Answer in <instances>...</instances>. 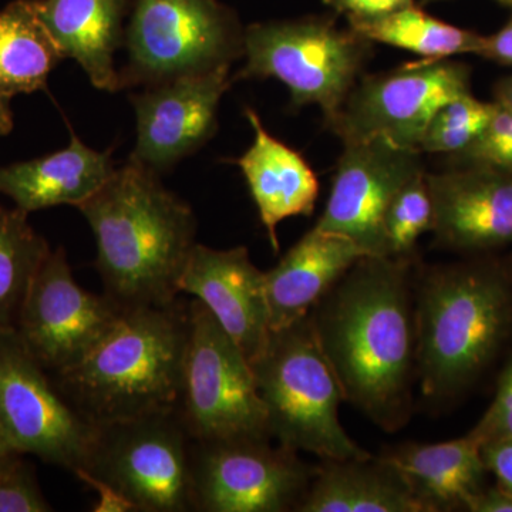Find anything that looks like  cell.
<instances>
[{
  "label": "cell",
  "instance_id": "6da1fadb",
  "mask_svg": "<svg viewBox=\"0 0 512 512\" xmlns=\"http://www.w3.org/2000/svg\"><path fill=\"white\" fill-rule=\"evenodd\" d=\"M419 264V256H363L309 313L345 402L386 433L413 416Z\"/></svg>",
  "mask_w": 512,
  "mask_h": 512
},
{
  "label": "cell",
  "instance_id": "7a4b0ae2",
  "mask_svg": "<svg viewBox=\"0 0 512 512\" xmlns=\"http://www.w3.org/2000/svg\"><path fill=\"white\" fill-rule=\"evenodd\" d=\"M417 384L431 409L463 399L512 348V254L417 266Z\"/></svg>",
  "mask_w": 512,
  "mask_h": 512
},
{
  "label": "cell",
  "instance_id": "3957f363",
  "mask_svg": "<svg viewBox=\"0 0 512 512\" xmlns=\"http://www.w3.org/2000/svg\"><path fill=\"white\" fill-rule=\"evenodd\" d=\"M104 293L120 308L170 305L197 234L194 211L158 174L130 160L84 201Z\"/></svg>",
  "mask_w": 512,
  "mask_h": 512
},
{
  "label": "cell",
  "instance_id": "277c9868",
  "mask_svg": "<svg viewBox=\"0 0 512 512\" xmlns=\"http://www.w3.org/2000/svg\"><path fill=\"white\" fill-rule=\"evenodd\" d=\"M190 303V302H188ZM188 303L123 309L114 328L57 386L96 426L177 409L190 335Z\"/></svg>",
  "mask_w": 512,
  "mask_h": 512
},
{
  "label": "cell",
  "instance_id": "5b68a950",
  "mask_svg": "<svg viewBox=\"0 0 512 512\" xmlns=\"http://www.w3.org/2000/svg\"><path fill=\"white\" fill-rule=\"evenodd\" d=\"M251 365L272 440L322 461L372 456L357 446L340 423L339 406L345 397L309 315L272 330L264 352Z\"/></svg>",
  "mask_w": 512,
  "mask_h": 512
},
{
  "label": "cell",
  "instance_id": "8992f818",
  "mask_svg": "<svg viewBox=\"0 0 512 512\" xmlns=\"http://www.w3.org/2000/svg\"><path fill=\"white\" fill-rule=\"evenodd\" d=\"M372 47L326 18L255 23L244 30L247 62L234 80H279L293 107L318 106L329 126L359 82Z\"/></svg>",
  "mask_w": 512,
  "mask_h": 512
},
{
  "label": "cell",
  "instance_id": "52a82bcc",
  "mask_svg": "<svg viewBox=\"0 0 512 512\" xmlns=\"http://www.w3.org/2000/svg\"><path fill=\"white\" fill-rule=\"evenodd\" d=\"M121 89L210 72L244 56V30L218 0H136Z\"/></svg>",
  "mask_w": 512,
  "mask_h": 512
},
{
  "label": "cell",
  "instance_id": "ba28073f",
  "mask_svg": "<svg viewBox=\"0 0 512 512\" xmlns=\"http://www.w3.org/2000/svg\"><path fill=\"white\" fill-rule=\"evenodd\" d=\"M178 413L194 441L272 439L251 362L204 303L192 299Z\"/></svg>",
  "mask_w": 512,
  "mask_h": 512
},
{
  "label": "cell",
  "instance_id": "9c48e42d",
  "mask_svg": "<svg viewBox=\"0 0 512 512\" xmlns=\"http://www.w3.org/2000/svg\"><path fill=\"white\" fill-rule=\"evenodd\" d=\"M192 443L177 409L100 424L83 470L119 488L138 512H195Z\"/></svg>",
  "mask_w": 512,
  "mask_h": 512
},
{
  "label": "cell",
  "instance_id": "30bf717a",
  "mask_svg": "<svg viewBox=\"0 0 512 512\" xmlns=\"http://www.w3.org/2000/svg\"><path fill=\"white\" fill-rule=\"evenodd\" d=\"M0 430L19 454L70 473L86 466L97 426L76 409L15 329L0 330Z\"/></svg>",
  "mask_w": 512,
  "mask_h": 512
},
{
  "label": "cell",
  "instance_id": "8fae6325",
  "mask_svg": "<svg viewBox=\"0 0 512 512\" xmlns=\"http://www.w3.org/2000/svg\"><path fill=\"white\" fill-rule=\"evenodd\" d=\"M316 471L272 439L194 441V511H296Z\"/></svg>",
  "mask_w": 512,
  "mask_h": 512
},
{
  "label": "cell",
  "instance_id": "7c38bea8",
  "mask_svg": "<svg viewBox=\"0 0 512 512\" xmlns=\"http://www.w3.org/2000/svg\"><path fill=\"white\" fill-rule=\"evenodd\" d=\"M470 93L466 64L423 59L362 77L328 127L343 144L383 137L396 146L420 150L434 114L448 101Z\"/></svg>",
  "mask_w": 512,
  "mask_h": 512
},
{
  "label": "cell",
  "instance_id": "4fadbf2b",
  "mask_svg": "<svg viewBox=\"0 0 512 512\" xmlns=\"http://www.w3.org/2000/svg\"><path fill=\"white\" fill-rule=\"evenodd\" d=\"M123 308L106 293L74 279L63 248L50 251L20 309L16 333L47 373L59 376L83 362L106 338Z\"/></svg>",
  "mask_w": 512,
  "mask_h": 512
},
{
  "label": "cell",
  "instance_id": "5bb4252c",
  "mask_svg": "<svg viewBox=\"0 0 512 512\" xmlns=\"http://www.w3.org/2000/svg\"><path fill=\"white\" fill-rule=\"evenodd\" d=\"M343 146L328 202L313 228L352 239L367 255L387 256V208L404 185L426 171L423 153L383 137Z\"/></svg>",
  "mask_w": 512,
  "mask_h": 512
},
{
  "label": "cell",
  "instance_id": "9a60e30c",
  "mask_svg": "<svg viewBox=\"0 0 512 512\" xmlns=\"http://www.w3.org/2000/svg\"><path fill=\"white\" fill-rule=\"evenodd\" d=\"M229 73L225 64L133 94L137 141L130 160L158 174L200 150L217 131L221 99L232 83Z\"/></svg>",
  "mask_w": 512,
  "mask_h": 512
},
{
  "label": "cell",
  "instance_id": "2e32d148",
  "mask_svg": "<svg viewBox=\"0 0 512 512\" xmlns=\"http://www.w3.org/2000/svg\"><path fill=\"white\" fill-rule=\"evenodd\" d=\"M426 180L437 247L477 255L512 244V174L485 167H451L426 173Z\"/></svg>",
  "mask_w": 512,
  "mask_h": 512
},
{
  "label": "cell",
  "instance_id": "e0dca14e",
  "mask_svg": "<svg viewBox=\"0 0 512 512\" xmlns=\"http://www.w3.org/2000/svg\"><path fill=\"white\" fill-rule=\"evenodd\" d=\"M178 288L204 303L249 362L264 352L272 332L265 272L252 262L247 248L195 245Z\"/></svg>",
  "mask_w": 512,
  "mask_h": 512
},
{
  "label": "cell",
  "instance_id": "ac0fdd59",
  "mask_svg": "<svg viewBox=\"0 0 512 512\" xmlns=\"http://www.w3.org/2000/svg\"><path fill=\"white\" fill-rule=\"evenodd\" d=\"M352 239L312 228L271 271L265 293L271 330L298 322L315 308L360 258L366 256Z\"/></svg>",
  "mask_w": 512,
  "mask_h": 512
},
{
  "label": "cell",
  "instance_id": "d6986e66",
  "mask_svg": "<svg viewBox=\"0 0 512 512\" xmlns=\"http://www.w3.org/2000/svg\"><path fill=\"white\" fill-rule=\"evenodd\" d=\"M481 441L468 433L443 443H404L382 451L424 512L467 511L487 487Z\"/></svg>",
  "mask_w": 512,
  "mask_h": 512
},
{
  "label": "cell",
  "instance_id": "ffe728a7",
  "mask_svg": "<svg viewBox=\"0 0 512 512\" xmlns=\"http://www.w3.org/2000/svg\"><path fill=\"white\" fill-rule=\"evenodd\" d=\"M245 116L254 128V141L237 164L247 180L271 247L278 254V225L288 218L313 214L319 181L298 151L266 131L255 110L247 107Z\"/></svg>",
  "mask_w": 512,
  "mask_h": 512
},
{
  "label": "cell",
  "instance_id": "44dd1931",
  "mask_svg": "<svg viewBox=\"0 0 512 512\" xmlns=\"http://www.w3.org/2000/svg\"><path fill=\"white\" fill-rule=\"evenodd\" d=\"M37 15L63 59L82 66L90 83L104 92L121 89L114 62L124 45L123 20L130 0H35Z\"/></svg>",
  "mask_w": 512,
  "mask_h": 512
},
{
  "label": "cell",
  "instance_id": "7402d4cb",
  "mask_svg": "<svg viewBox=\"0 0 512 512\" xmlns=\"http://www.w3.org/2000/svg\"><path fill=\"white\" fill-rule=\"evenodd\" d=\"M114 171L111 151L93 150L72 134L69 146L50 156L0 167V192L28 214L57 205L79 208Z\"/></svg>",
  "mask_w": 512,
  "mask_h": 512
},
{
  "label": "cell",
  "instance_id": "603a6c76",
  "mask_svg": "<svg viewBox=\"0 0 512 512\" xmlns=\"http://www.w3.org/2000/svg\"><path fill=\"white\" fill-rule=\"evenodd\" d=\"M298 512H424L380 457L322 461Z\"/></svg>",
  "mask_w": 512,
  "mask_h": 512
},
{
  "label": "cell",
  "instance_id": "cb8c5ba5",
  "mask_svg": "<svg viewBox=\"0 0 512 512\" xmlns=\"http://www.w3.org/2000/svg\"><path fill=\"white\" fill-rule=\"evenodd\" d=\"M62 53L47 32L35 0H13L0 9V94L12 99L45 89Z\"/></svg>",
  "mask_w": 512,
  "mask_h": 512
},
{
  "label": "cell",
  "instance_id": "d4e9b609",
  "mask_svg": "<svg viewBox=\"0 0 512 512\" xmlns=\"http://www.w3.org/2000/svg\"><path fill=\"white\" fill-rule=\"evenodd\" d=\"M349 28L369 42L397 47L429 60L480 55L484 42V36L433 18L414 5L380 18L349 22Z\"/></svg>",
  "mask_w": 512,
  "mask_h": 512
},
{
  "label": "cell",
  "instance_id": "484cf974",
  "mask_svg": "<svg viewBox=\"0 0 512 512\" xmlns=\"http://www.w3.org/2000/svg\"><path fill=\"white\" fill-rule=\"evenodd\" d=\"M28 217L0 205V330L16 328L30 285L52 251Z\"/></svg>",
  "mask_w": 512,
  "mask_h": 512
},
{
  "label": "cell",
  "instance_id": "4316f807",
  "mask_svg": "<svg viewBox=\"0 0 512 512\" xmlns=\"http://www.w3.org/2000/svg\"><path fill=\"white\" fill-rule=\"evenodd\" d=\"M433 224V200L424 171L404 185L387 208L384 217L386 255L393 258L417 256V242L421 235L431 232Z\"/></svg>",
  "mask_w": 512,
  "mask_h": 512
},
{
  "label": "cell",
  "instance_id": "83f0119b",
  "mask_svg": "<svg viewBox=\"0 0 512 512\" xmlns=\"http://www.w3.org/2000/svg\"><path fill=\"white\" fill-rule=\"evenodd\" d=\"M495 109L497 103H484L471 93L448 101L431 119L421 141V153H460L483 133Z\"/></svg>",
  "mask_w": 512,
  "mask_h": 512
},
{
  "label": "cell",
  "instance_id": "f1b7e54d",
  "mask_svg": "<svg viewBox=\"0 0 512 512\" xmlns=\"http://www.w3.org/2000/svg\"><path fill=\"white\" fill-rule=\"evenodd\" d=\"M450 160L451 167H485L512 174V110L497 103L483 133Z\"/></svg>",
  "mask_w": 512,
  "mask_h": 512
},
{
  "label": "cell",
  "instance_id": "f546056e",
  "mask_svg": "<svg viewBox=\"0 0 512 512\" xmlns=\"http://www.w3.org/2000/svg\"><path fill=\"white\" fill-rule=\"evenodd\" d=\"M55 510L37 483L35 467L16 458L0 471V512H50Z\"/></svg>",
  "mask_w": 512,
  "mask_h": 512
},
{
  "label": "cell",
  "instance_id": "4dcf8cb0",
  "mask_svg": "<svg viewBox=\"0 0 512 512\" xmlns=\"http://www.w3.org/2000/svg\"><path fill=\"white\" fill-rule=\"evenodd\" d=\"M470 433L481 444L512 439V348L501 362L493 402Z\"/></svg>",
  "mask_w": 512,
  "mask_h": 512
},
{
  "label": "cell",
  "instance_id": "1f68e13d",
  "mask_svg": "<svg viewBox=\"0 0 512 512\" xmlns=\"http://www.w3.org/2000/svg\"><path fill=\"white\" fill-rule=\"evenodd\" d=\"M326 3L349 22L380 18L414 5L413 0H326Z\"/></svg>",
  "mask_w": 512,
  "mask_h": 512
},
{
  "label": "cell",
  "instance_id": "d6a6232c",
  "mask_svg": "<svg viewBox=\"0 0 512 512\" xmlns=\"http://www.w3.org/2000/svg\"><path fill=\"white\" fill-rule=\"evenodd\" d=\"M73 474L99 495V500L93 505V512H138L136 504L126 494L121 493L119 488L107 483L103 478L94 476L83 468H79Z\"/></svg>",
  "mask_w": 512,
  "mask_h": 512
},
{
  "label": "cell",
  "instance_id": "836d02e7",
  "mask_svg": "<svg viewBox=\"0 0 512 512\" xmlns=\"http://www.w3.org/2000/svg\"><path fill=\"white\" fill-rule=\"evenodd\" d=\"M488 473L495 483L512 493V439L487 441L481 447Z\"/></svg>",
  "mask_w": 512,
  "mask_h": 512
},
{
  "label": "cell",
  "instance_id": "e575fe53",
  "mask_svg": "<svg viewBox=\"0 0 512 512\" xmlns=\"http://www.w3.org/2000/svg\"><path fill=\"white\" fill-rule=\"evenodd\" d=\"M470 512H512V493L500 485H487L468 503Z\"/></svg>",
  "mask_w": 512,
  "mask_h": 512
},
{
  "label": "cell",
  "instance_id": "d590c367",
  "mask_svg": "<svg viewBox=\"0 0 512 512\" xmlns=\"http://www.w3.org/2000/svg\"><path fill=\"white\" fill-rule=\"evenodd\" d=\"M480 56L505 66H512V19L500 32L493 36H484Z\"/></svg>",
  "mask_w": 512,
  "mask_h": 512
},
{
  "label": "cell",
  "instance_id": "8d00e7d4",
  "mask_svg": "<svg viewBox=\"0 0 512 512\" xmlns=\"http://www.w3.org/2000/svg\"><path fill=\"white\" fill-rule=\"evenodd\" d=\"M22 454H19L12 446L9 441L6 440L5 434L0 430V471L5 470L9 464H12L16 458H19Z\"/></svg>",
  "mask_w": 512,
  "mask_h": 512
},
{
  "label": "cell",
  "instance_id": "74e56055",
  "mask_svg": "<svg viewBox=\"0 0 512 512\" xmlns=\"http://www.w3.org/2000/svg\"><path fill=\"white\" fill-rule=\"evenodd\" d=\"M9 103L10 100L0 94V137L9 134L13 128V114Z\"/></svg>",
  "mask_w": 512,
  "mask_h": 512
},
{
  "label": "cell",
  "instance_id": "f35d334b",
  "mask_svg": "<svg viewBox=\"0 0 512 512\" xmlns=\"http://www.w3.org/2000/svg\"><path fill=\"white\" fill-rule=\"evenodd\" d=\"M495 103L512 110V76L501 80L495 89Z\"/></svg>",
  "mask_w": 512,
  "mask_h": 512
},
{
  "label": "cell",
  "instance_id": "ab89813d",
  "mask_svg": "<svg viewBox=\"0 0 512 512\" xmlns=\"http://www.w3.org/2000/svg\"><path fill=\"white\" fill-rule=\"evenodd\" d=\"M504 2H512V0H504Z\"/></svg>",
  "mask_w": 512,
  "mask_h": 512
}]
</instances>
